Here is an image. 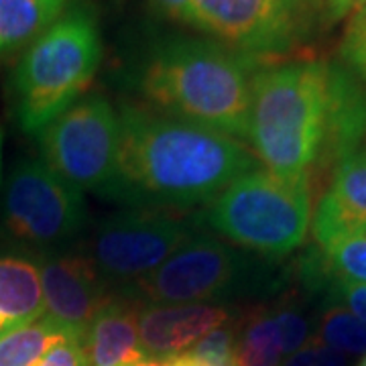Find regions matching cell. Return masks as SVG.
Here are the masks:
<instances>
[{"mask_svg":"<svg viewBox=\"0 0 366 366\" xmlns=\"http://www.w3.org/2000/svg\"><path fill=\"white\" fill-rule=\"evenodd\" d=\"M261 66L214 39L165 37L144 51L132 86L149 110L247 141L252 79Z\"/></svg>","mask_w":366,"mask_h":366,"instance_id":"7a4b0ae2","label":"cell"},{"mask_svg":"<svg viewBox=\"0 0 366 366\" xmlns=\"http://www.w3.org/2000/svg\"><path fill=\"white\" fill-rule=\"evenodd\" d=\"M269 310L279 327L285 356L303 348L314 338V322L307 317L305 310L297 301H293L291 297H281L277 303H271Z\"/></svg>","mask_w":366,"mask_h":366,"instance_id":"7402d4cb","label":"cell"},{"mask_svg":"<svg viewBox=\"0 0 366 366\" xmlns=\"http://www.w3.org/2000/svg\"><path fill=\"white\" fill-rule=\"evenodd\" d=\"M102 61V35L88 4H71L49 29L26 45L11 76L16 127L39 134L86 96Z\"/></svg>","mask_w":366,"mask_h":366,"instance_id":"277c9868","label":"cell"},{"mask_svg":"<svg viewBox=\"0 0 366 366\" xmlns=\"http://www.w3.org/2000/svg\"><path fill=\"white\" fill-rule=\"evenodd\" d=\"M43 315L39 259L25 250H0V338Z\"/></svg>","mask_w":366,"mask_h":366,"instance_id":"2e32d148","label":"cell"},{"mask_svg":"<svg viewBox=\"0 0 366 366\" xmlns=\"http://www.w3.org/2000/svg\"><path fill=\"white\" fill-rule=\"evenodd\" d=\"M236 317L232 322L209 332L194 348H189L187 354H192L194 358L208 366H234Z\"/></svg>","mask_w":366,"mask_h":366,"instance_id":"603a6c76","label":"cell"},{"mask_svg":"<svg viewBox=\"0 0 366 366\" xmlns=\"http://www.w3.org/2000/svg\"><path fill=\"white\" fill-rule=\"evenodd\" d=\"M118 120L117 169L106 199L139 209L192 208L259 169L240 141L143 104H122Z\"/></svg>","mask_w":366,"mask_h":366,"instance_id":"6da1fadb","label":"cell"},{"mask_svg":"<svg viewBox=\"0 0 366 366\" xmlns=\"http://www.w3.org/2000/svg\"><path fill=\"white\" fill-rule=\"evenodd\" d=\"M37 259L43 314L84 338L92 320L112 300L114 291L84 250H59Z\"/></svg>","mask_w":366,"mask_h":366,"instance_id":"8fae6325","label":"cell"},{"mask_svg":"<svg viewBox=\"0 0 366 366\" xmlns=\"http://www.w3.org/2000/svg\"><path fill=\"white\" fill-rule=\"evenodd\" d=\"M202 228L196 218L165 209H129L98 224L81 249L96 264L108 287L124 291L155 273Z\"/></svg>","mask_w":366,"mask_h":366,"instance_id":"ba28073f","label":"cell"},{"mask_svg":"<svg viewBox=\"0 0 366 366\" xmlns=\"http://www.w3.org/2000/svg\"><path fill=\"white\" fill-rule=\"evenodd\" d=\"M144 303L129 293H114L92 320L84 334V350L90 366H131L143 362L139 317Z\"/></svg>","mask_w":366,"mask_h":366,"instance_id":"5bb4252c","label":"cell"},{"mask_svg":"<svg viewBox=\"0 0 366 366\" xmlns=\"http://www.w3.org/2000/svg\"><path fill=\"white\" fill-rule=\"evenodd\" d=\"M324 300L336 301L366 322V283L330 281L324 287Z\"/></svg>","mask_w":366,"mask_h":366,"instance_id":"484cf974","label":"cell"},{"mask_svg":"<svg viewBox=\"0 0 366 366\" xmlns=\"http://www.w3.org/2000/svg\"><path fill=\"white\" fill-rule=\"evenodd\" d=\"M197 226L240 249L281 259L300 249L312 222L310 175L254 169L197 212Z\"/></svg>","mask_w":366,"mask_h":366,"instance_id":"8992f818","label":"cell"},{"mask_svg":"<svg viewBox=\"0 0 366 366\" xmlns=\"http://www.w3.org/2000/svg\"><path fill=\"white\" fill-rule=\"evenodd\" d=\"M301 2H305V4H310V6H315V0H301Z\"/></svg>","mask_w":366,"mask_h":366,"instance_id":"836d02e7","label":"cell"},{"mask_svg":"<svg viewBox=\"0 0 366 366\" xmlns=\"http://www.w3.org/2000/svg\"><path fill=\"white\" fill-rule=\"evenodd\" d=\"M365 4L366 0H326V2H324L330 21H338L342 16L358 11V9L365 6Z\"/></svg>","mask_w":366,"mask_h":366,"instance_id":"f1b7e54d","label":"cell"},{"mask_svg":"<svg viewBox=\"0 0 366 366\" xmlns=\"http://www.w3.org/2000/svg\"><path fill=\"white\" fill-rule=\"evenodd\" d=\"M159 13L173 21H185V13L192 0H151Z\"/></svg>","mask_w":366,"mask_h":366,"instance_id":"83f0119b","label":"cell"},{"mask_svg":"<svg viewBox=\"0 0 366 366\" xmlns=\"http://www.w3.org/2000/svg\"><path fill=\"white\" fill-rule=\"evenodd\" d=\"M281 366H348V356L312 338L303 348L285 356Z\"/></svg>","mask_w":366,"mask_h":366,"instance_id":"d4e9b609","label":"cell"},{"mask_svg":"<svg viewBox=\"0 0 366 366\" xmlns=\"http://www.w3.org/2000/svg\"><path fill=\"white\" fill-rule=\"evenodd\" d=\"M314 340L354 356L366 354V322L336 301L324 300L314 322Z\"/></svg>","mask_w":366,"mask_h":366,"instance_id":"44dd1931","label":"cell"},{"mask_svg":"<svg viewBox=\"0 0 366 366\" xmlns=\"http://www.w3.org/2000/svg\"><path fill=\"white\" fill-rule=\"evenodd\" d=\"M71 4V0H0V53L37 39Z\"/></svg>","mask_w":366,"mask_h":366,"instance_id":"ac0fdd59","label":"cell"},{"mask_svg":"<svg viewBox=\"0 0 366 366\" xmlns=\"http://www.w3.org/2000/svg\"><path fill=\"white\" fill-rule=\"evenodd\" d=\"M285 283V273L274 259L232 247L206 230L197 232L182 249L144 277L129 293L144 305L163 303H222L274 295Z\"/></svg>","mask_w":366,"mask_h":366,"instance_id":"5b68a950","label":"cell"},{"mask_svg":"<svg viewBox=\"0 0 366 366\" xmlns=\"http://www.w3.org/2000/svg\"><path fill=\"white\" fill-rule=\"evenodd\" d=\"M2 143H4V132L0 129V177H2Z\"/></svg>","mask_w":366,"mask_h":366,"instance_id":"1f68e13d","label":"cell"},{"mask_svg":"<svg viewBox=\"0 0 366 366\" xmlns=\"http://www.w3.org/2000/svg\"><path fill=\"white\" fill-rule=\"evenodd\" d=\"M314 240L327 247L366 230V149L342 159L314 214Z\"/></svg>","mask_w":366,"mask_h":366,"instance_id":"4fadbf2b","label":"cell"},{"mask_svg":"<svg viewBox=\"0 0 366 366\" xmlns=\"http://www.w3.org/2000/svg\"><path fill=\"white\" fill-rule=\"evenodd\" d=\"M88 224L84 192L43 161H19L2 194L0 230L19 250L35 257L66 250Z\"/></svg>","mask_w":366,"mask_h":366,"instance_id":"52a82bcc","label":"cell"},{"mask_svg":"<svg viewBox=\"0 0 366 366\" xmlns=\"http://www.w3.org/2000/svg\"><path fill=\"white\" fill-rule=\"evenodd\" d=\"M356 366H366V354H362V356H360V360L356 362Z\"/></svg>","mask_w":366,"mask_h":366,"instance_id":"d6a6232c","label":"cell"},{"mask_svg":"<svg viewBox=\"0 0 366 366\" xmlns=\"http://www.w3.org/2000/svg\"><path fill=\"white\" fill-rule=\"evenodd\" d=\"M234 305L222 303H163L144 305L139 338L149 358L167 360L187 352L216 327L234 320Z\"/></svg>","mask_w":366,"mask_h":366,"instance_id":"7c38bea8","label":"cell"},{"mask_svg":"<svg viewBox=\"0 0 366 366\" xmlns=\"http://www.w3.org/2000/svg\"><path fill=\"white\" fill-rule=\"evenodd\" d=\"M327 117L330 64L293 59L254 74L247 141L269 171L310 175L324 153Z\"/></svg>","mask_w":366,"mask_h":366,"instance_id":"3957f363","label":"cell"},{"mask_svg":"<svg viewBox=\"0 0 366 366\" xmlns=\"http://www.w3.org/2000/svg\"><path fill=\"white\" fill-rule=\"evenodd\" d=\"M131 366H163V360H157V358H147L143 362H137V365Z\"/></svg>","mask_w":366,"mask_h":366,"instance_id":"4dcf8cb0","label":"cell"},{"mask_svg":"<svg viewBox=\"0 0 366 366\" xmlns=\"http://www.w3.org/2000/svg\"><path fill=\"white\" fill-rule=\"evenodd\" d=\"M366 134V94L352 71L330 64V117L324 153L317 165L340 163L358 151Z\"/></svg>","mask_w":366,"mask_h":366,"instance_id":"9a60e30c","label":"cell"},{"mask_svg":"<svg viewBox=\"0 0 366 366\" xmlns=\"http://www.w3.org/2000/svg\"><path fill=\"white\" fill-rule=\"evenodd\" d=\"M163 366H208V365H204L202 360L194 358L192 354L183 352L179 354V356H173V358L163 360Z\"/></svg>","mask_w":366,"mask_h":366,"instance_id":"f546056e","label":"cell"},{"mask_svg":"<svg viewBox=\"0 0 366 366\" xmlns=\"http://www.w3.org/2000/svg\"><path fill=\"white\" fill-rule=\"evenodd\" d=\"M120 120L100 94H86L39 132L43 163L79 192L108 196L114 179Z\"/></svg>","mask_w":366,"mask_h":366,"instance_id":"9c48e42d","label":"cell"},{"mask_svg":"<svg viewBox=\"0 0 366 366\" xmlns=\"http://www.w3.org/2000/svg\"><path fill=\"white\" fill-rule=\"evenodd\" d=\"M37 366H90L84 350V338H69L55 346L51 352L41 360Z\"/></svg>","mask_w":366,"mask_h":366,"instance_id":"4316f807","label":"cell"},{"mask_svg":"<svg viewBox=\"0 0 366 366\" xmlns=\"http://www.w3.org/2000/svg\"><path fill=\"white\" fill-rule=\"evenodd\" d=\"M300 279L312 293H322L330 281L366 283V230L307 250L300 261Z\"/></svg>","mask_w":366,"mask_h":366,"instance_id":"e0dca14e","label":"cell"},{"mask_svg":"<svg viewBox=\"0 0 366 366\" xmlns=\"http://www.w3.org/2000/svg\"><path fill=\"white\" fill-rule=\"evenodd\" d=\"M283 342L269 305L236 317L234 366H281Z\"/></svg>","mask_w":366,"mask_h":366,"instance_id":"d6986e66","label":"cell"},{"mask_svg":"<svg viewBox=\"0 0 366 366\" xmlns=\"http://www.w3.org/2000/svg\"><path fill=\"white\" fill-rule=\"evenodd\" d=\"M324 2H326V0H324Z\"/></svg>","mask_w":366,"mask_h":366,"instance_id":"e575fe53","label":"cell"},{"mask_svg":"<svg viewBox=\"0 0 366 366\" xmlns=\"http://www.w3.org/2000/svg\"><path fill=\"white\" fill-rule=\"evenodd\" d=\"M312 9L301 0H192L183 23L269 64L307 35Z\"/></svg>","mask_w":366,"mask_h":366,"instance_id":"30bf717a","label":"cell"},{"mask_svg":"<svg viewBox=\"0 0 366 366\" xmlns=\"http://www.w3.org/2000/svg\"><path fill=\"white\" fill-rule=\"evenodd\" d=\"M76 336L78 334L43 314L35 322L0 338V366H37L55 346Z\"/></svg>","mask_w":366,"mask_h":366,"instance_id":"ffe728a7","label":"cell"},{"mask_svg":"<svg viewBox=\"0 0 366 366\" xmlns=\"http://www.w3.org/2000/svg\"><path fill=\"white\" fill-rule=\"evenodd\" d=\"M340 57L358 78L366 79V4L354 11L340 43Z\"/></svg>","mask_w":366,"mask_h":366,"instance_id":"cb8c5ba5","label":"cell"}]
</instances>
